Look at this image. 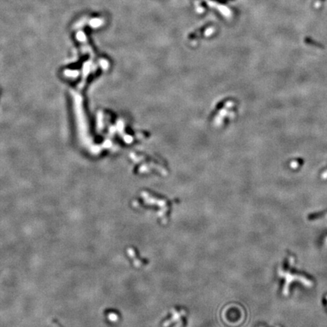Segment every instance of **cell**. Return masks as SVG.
Instances as JSON below:
<instances>
[{"instance_id": "1", "label": "cell", "mask_w": 327, "mask_h": 327, "mask_svg": "<svg viewBox=\"0 0 327 327\" xmlns=\"http://www.w3.org/2000/svg\"><path fill=\"white\" fill-rule=\"evenodd\" d=\"M172 313H173L172 318H171V320H167V323H164V326H167L169 325V324H171L172 323H173V322L177 321L178 320H180L181 316H183L184 314H186V311H180V312H177L176 311L172 310Z\"/></svg>"}, {"instance_id": "2", "label": "cell", "mask_w": 327, "mask_h": 327, "mask_svg": "<svg viewBox=\"0 0 327 327\" xmlns=\"http://www.w3.org/2000/svg\"><path fill=\"white\" fill-rule=\"evenodd\" d=\"M128 253H129V257H132V258L133 259V263H134V264L136 265V267H139L142 265V262H141L140 261H139L138 259L136 258L134 250H133L132 248H129V249H128Z\"/></svg>"}]
</instances>
